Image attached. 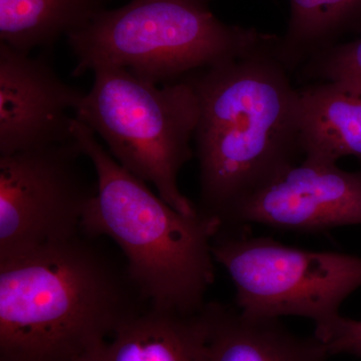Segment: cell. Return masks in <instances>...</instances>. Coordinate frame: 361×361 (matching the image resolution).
<instances>
[{"instance_id":"cell-1","label":"cell","mask_w":361,"mask_h":361,"mask_svg":"<svg viewBox=\"0 0 361 361\" xmlns=\"http://www.w3.org/2000/svg\"><path fill=\"white\" fill-rule=\"evenodd\" d=\"M84 231L0 262V361H78L148 310L127 263Z\"/></svg>"},{"instance_id":"cell-2","label":"cell","mask_w":361,"mask_h":361,"mask_svg":"<svg viewBox=\"0 0 361 361\" xmlns=\"http://www.w3.org/2000/svg\"><path fill=\"white\" fill-rule=\"evenodd\" d=\"M276 42L243 58L194 71L200 118L199 212L220 227L245 199L296 165L298 89L275 54Z\"/></svg>"},{"instance_id":"cell-3","label":"cell","mask_w":361,"mask_h":361,"mask_svg":"<svg viewBox=\"0 0 361 361\" xmlns=\"http://www.w3.org/2000/svg\"><path fill=\"white\" fill-rule=\"evenodd\" d=\"M73 133L97 175L82 231L115 242L151 307L183 314L203 310L215 281L212 245L220 223L199 210L187 215L169 205L75 118Z\"/></svg>"},{"instance_id":"cell-4","label":"cell","mask_w":361,"mask_h":361,"mask_svg":"<svg viewBox=\"0 0 361 361\" xmlns=\"http://www.w3.org/2000/svg\"><path fill=\"white\" fill-rule=\"evenodd\" d=\"M210 1L132 0L102 9L68 37L77 59L73 75L111 66L154 84H173L276 42L275 35L220 20Z\"/></svg>"},{"instance_id":"cell-5","label":"cell","mask_w":361,"mask_h":361,"mask_svg":"<svg viewBox=\"0 0 361 361\" xmlns=\"http://www.w3.org/2000/svg\"><path fill=\"white\" fill-rule=\"evenodd\" d=\"M92 73L94 84L75 118L103 140L122 167L153 185L169 205L187 215L198 212L178 186L180 170L195 155L200 106L193 87L186 80L157 85L111 66Z\"/></svg>"},{"instance_id":"cell-6","label":"cell","mask_w":361,"mask_h":361,"mask_svg":"<svg viewBox=\"0 0 361 361\" xmlns=\"http://www.w3.org/2000/svg\"><path fill=\"white\" fill-rule=\"evenodd\" d=\"M212 252L234 284L235 306L251 317L300 316L320 331L336 322L342 302L361 287V257L285 246L251 236L246 226L219 228Z\"/></svg>"},{"instance_id":"cell-7","label":"cell","mask_w":361,"mask_h":361,"mask_svg":"<svg viewBox=\"0 0 361 361\" xmlns=\"http://www.w3.org/2000/svg\"><path fill=\"white\" fill-rule=\"evenodd\" d=\"M82 157L75 140L0 156V262L82 231L97 189Z\"/></svg>"},{"instance_id":"cell-8","label":"cell","mask_w":361,"mask_h":361,"mask_svg":"<svg viewBox=\"0 0 361 361\" xmlns=\"http://www.w3.org/2000/svg\"><path fill=\"white\" fill-rule=\"evenodd\" d=\"M322 232L361 225V170L304 160L245 199L222 227Z\"/></svg>"},{"instance_id":"cell-9","label":"cell","mask_w":361,"mask_h":361,"mask_svg":"<svg viewBox=\"0 0 361 361\" xmlns=\"http://www.w3.org/2000/svg\"><path fill=\"white\" fill-rule=\"evenodd\" d=\"M84 94L63 82L44 56L0 42V156L73 141Z\"/></svg>"},{"instance_id":"cell-10","label":"cell","mask_w":361,"mask_h":361,"mask_svg":"<svg viewBox=\"0 0 361 361\" xmlns=\"http://www.w3.org/2000/svg\"><path fill=\"white\" fill-rule=\"evenodd\" d=\"M78 361H210L205 307L193 314L149 307Z\"/></svg>"},{"instance_id":"cell-11","label":"cell","mask_w":361,"mask_h":361,"mask_svg":"<svg viewBox=\"0 0 361 361\" xmlns=\"http://www.w3.org/2000/svg\"><path fill=\"white\" fill-rule=\"evenodd\" d=\"M298 135L304 160H361V85L334 80L298 89Z\"/></svg>"},{"instance_id":"cell-12","label":"cell","mask_w":361,"mask_h":361,"mask_svg":"<svg viewBox=\"0 0 361 361\" xmlns=\"http://www.w3.org/2000/svg\"><path fill=\"white\" fill-rule=\"evenodd\" d=\"M205 311L210 361H325L330 355L314 334L296 336L278 319L251 317L214 301Z\"/></svg>"},{"instance_id":"cell-13","label":"cell","mask_w":361,"mask_h":361,"mask_svg":"<svg viewBox=\"0 0 361 361\" xmlns=\"http://www.w3.org/2000/svg\"><path fill=\"white\" fill-rule=\"evenodd\" d=\"M289 1L290 18L275 54L290 73L348 35H361V0Z\"/></svg>"},{"instance_id":"cell-14","label":"cell","mask_w":361,"mask_h":361,"mask_svg":"<svg viewBox=\"0 0 361 361\" xmlns=\"http://www.w3.org/2000/svg\"><path fill=\"white\" fill-rule=\"evenodd\" d=\"M101 0H0V42L30 54L85 27Z\"/></svg>"},{"instance_id":"cell-15","label":"cell","mask_w":361,"mask_h":361,"mask_svg":"<svg viewBox=\"0 0 361 361\" xmlns=\"http://www.w3.org/2000/svg\"><path fill=\"white\" fill-rule=\"evenodd\" d=\"M300 80L361 85V35L316 54L298 71Z\"/></svg>"},{"instance_id":"cell-16","label":"cell","mask_w":361,"mask_h":361,"mask_svg":"<svg viewBox=\"0 0 361 361\" xmlns=\"http://www.w3.org/2000/svg\"><path fill=\"white\" fill-rule=\"evenodd\" d=\"M330 355L348 353L361 357V319L339 316L329 327L314 332Z\"/></svg>"}]
</instances>
